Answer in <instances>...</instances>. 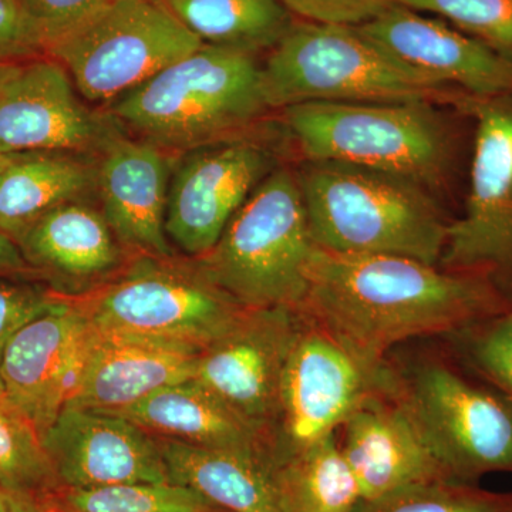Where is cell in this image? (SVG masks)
Listing matches in <instances>:
<instances>
[{"instance_id": "6da1fadb", "label": "cell", "mask_w": 512, "mask_h": 512, "mask_svg": "<svg viewBox=\"0 0 512 512\" xmlns=\"http://www.w3.org/2000/svg\"><path fill=\"white\" fill-rule=\"evenodd\" d=\"M511 305L503 286L485 272L316 247L301 312L362 362L383 366L399 343L456 335Z\"/></svg>"}, {"instance_id": "7a4b0ae2", "label": "cell", "mask_w": 512, "mask_h": 512, "mask_svg": "<svg viewBox=\"0 0 512 512\" xmlns=\"http://www.w3.org/2000/svg\"><path fill=\"white\" fill-rule=\"evenodd\" d=\"M255 56L202 45L110 103V117L170 154L247 137L272 110Z\"/></svg>"}, {"instance_id": "3957f363", "label": "cell", "mask_w": 512, "mask_h": 512, "mask_svg": "<svg viewBox=\"0 0 512 512\" xmlns=\"http://www.w3.org/2000/svg\"><path fill=\"white\" fill-rule=\"evenodd\" d=\"M272 110L308 103H424L468 116L478 97L441 83L376 45L357 28L292 23L262 66Z\"/></svg>"}, {"instance_id": "277c9868", "label": "cell", "mask_w": 512, "mask_h": 512, "mask_svg": "<svg viewBox=\"0 0 512 512\" xmlns=\"http://www.w3.org/2000/svg\"><path fill=\"white\" fill-rule=\"evenodd\" d=\"M298 181L316 247L440 264L450 222L421 185L338 161H309Z\"/></svg>"}, {"instance_id": "5b68a950", "label": "cell", "mask_w": 512, "mask_h": 512, "mask_svg": "<svg viewBox=\"0 0 512 512\" xmlns=\"http://www.w3.org/2000/svg\"><path fill=\"white\" fill-rule=\"evenodd\" d=\"M315 248L298 175L278 168L239 208L215 247L194 259L244 308L301 311Z\"/></svg>"}, {"instance_id": "8992f818", "label": "cell", "mask_w": 512, "mask_h": 512, "mask_svg": "<svg viewBox=\"0 0 512 512\" xmlns=\"http://www.w3.org/2000/svg\"><path fill=\"white\" fill-rule=\"evenodd\" d=\"M284 113L308 161L372 168L424 188L443 184L450 174L453 133L431 104L308 101Z\"/></svg>"}, {"instance_id": "52a82bcc", "label": "cell", "mask_w": 512, "mask_h": 512, "mask_svg": "<svg viewBox=\"0 0 512 512\" xmlns=\"http://www.w3.org/2000/svg\"><path fill=\"white\" fill-rule=\"evenodd\" d=\"M70 299L99 332L198 353L227 335L248 311L215 285L194 258L175 255L133 256L93 291Z\"/></svg>"}, {"instance_id": "ba28073f", "label": "cell", "mask_w": 512, "mask_h": 512, "mask_svg": "<svg viewBox=\"0 0 512 512\" xmlns=\"http://www.w3.org/2000/svg\"><path fill=\"white\" fill-rule=\"evenodd\" d=\"M202 42L164 3L107 0L80 25L46 47L84 99L113 103Z\"/></svg>"}, {"instance_id": "9c48e42d", "label": "cell", "mask_w": 512, "mask_h": 512, "mask_svg": "<svg viewBox=\"0 0 512 512\" xmlns=\"http://www.w3.org/2000/svg\"><path fill=\"white\" fill-rule=\"evenodd\" d=\"M394 396L451 480L478 484L488 474H512V402L504 394L431 363L399 377Z\"/></svg>"}, {"instance_id": "30bf717a", "label": "cell", "mask_w": 512, "mask_h": 512, "mask_svg": "<svg viewBox=\"0 0 512 512\" xmlns=\"http://www.w3.org/2000/svg\"><path fill=\"white\" fill-rule=\"evenodd\" d=\"M397 384L389 366L367 365L305 316L282 379L275 464L335 436L366 400L396 393Z\"/></svg>"}, {"instance_id": "8fae6325", "label": "cell", "mask_w": 512, "mask_h": 512, "mask_svg": "<svg viewBox=\"0 0 512 512\" xmlns=\"http://www.w3.org/2000/svg\"><path fill=\"white\" fill-rule=\"evenodd\" d=\"M464 211L447 229L441 268L485 272L512 299V97L477 99Z\"/></svg>"}, {"instance_id": "7c38bea8", "label": "cell", "mask_w": 512, "mask_h": 512, "mask_svg": "<svg viewBox=\"0 0 512 512\" xmlns=\"http://www.w3.org/2000/svg\"><path fill=\"white\" fill-rule=\"evenodd\" d=\"M180 158L171 173L165 232L173 248L200 258L274 171L275 158L249 137L195 148Z\"/></svg>"}, {"instance_id": "4fadbf2b", "label": "cell", "mask_w": 512, "mask_h": 512, "mask_svg": "<svg viewBox=\"0 0 512 512\" xmlns=\"http://www.w3.org/2000/svg\"><path fill=\"white\" fill-rule=\"evenodd\" d=\"M303 323L296 309H248L227 335L202 350L194 379L272 439L286 363Z\"/></svg>"}, {"instance_id": "5bb4252c", "label": "cell", "mask_w": 512, "mask_h": 512, "mask_svg": "<svg viewBox=\"0 0 512 512\" xmlns=\"http://www.w3.org/2000/svg\"><path fill=\"white\" fill-rule=\"evenodd\" d=\"M93 333L89 319L64 296L56 309L20 329L3 353L2 392L40 439L76 393Z\"/></svg>"}, {"instance_id": "9a60e30c", "label": "cell", "mask_w": 512, "mask_h": 512, "mask_svg": "<svg viewBox=\"0 0 512 512\" xmlns=\"http://www.w3.org/2000/svg\"><path fill=\"white\" fill-rule=\"evenodd\" d=\"M79 99L62 64L52 57L23 64L0 92V151L6 154L69 151L97 156L119 133Z\"/></svg>"}, {"instance_id": "2e32d148", "label": "cell", "mask_w": 512, "mask_h": 512, "mask_svg": "<svg viewBox=\"0 0 512 512\" xmlns=\"http://www.w3.org/2000/svg\"><path fill=\"white\" fill-rule=\"evenodd\" d=\"M42 444L60 490L170 483L156 437L116 414L64 407Z\"/></svg>"}, {"instance_id": "e0dca14e", "label": "cell", "mask_w": 512, "mask_h": 512, "mask_svg": "<svg viewBox=\"0 0 512 512\" xmlns=\"http://www.w3.org/2000/svg\"><path fill=\"white\" fill-rule=\"evenodd\" d=\"M357 30L402 62L470 96L512 97V60L417 10L394 3Z\"/></svg>"}, {"instance_id": "ac0fdd59", "label": "cell", "mask_w": 512, "mask_h": 512, "mask_svg": "<svg viewBox=\"0 0 512 512\" xmlns=\"http://www.w3.org/2000/svg\"><path fill=\"white\" fill-rule=\"evenodd\" d=\"M96 157L101 212L120 244L133 256H174L165 232L171 154L119 131Z\"/></svg>"}, {"instance_id": "d6986e66", "label": "cell", "mask_w": 512, "mask_h": 512, "mask_svg": "<svg viewBox=\"0 0 512 512\" xmlns=\"http://www.w3.org/2000/svg\"><path fill=\"white\" fill-rule=\"evenodd\" d=\"M342 429L340 450L356 478L362 501L414 485L453 481L394 394L370 397Z\"/></svg>"}, {"instance_id": "ffe728a7", "label": "cell", "mask_w": 512, "mask_h": 512, "mask_svg": "<svg viewBox=\"0 0 512 512\" xmlns=\"http://www.w3.org/2000/svg\"><path fill=\"white\" fill-rule=\"evenodd\" d=\"M16 244L33 272L45 275L52 289L69 298L93 291L133 258L103 212L87 200L67 202L47 212Z\"/></svg>"}, {"instance_id": "44dd1931", "label": "cell", "mask_w": 512, "mask_h": 512, "mask_svg": "<svg viewBox=\"0 0 512 512\" xmlns=\"http://www.w3.org/2000/svg\"><path fill=\"white\" fill-rule=\"evenodd\" d=\"M198 356L183 346L94 329L82 379L66 407L119 414L157 390L194 379Z\"/></svg>"}, {"instance_id": "7402d4cb", "label": "cell", "mask_w": 512, "mask_h": 512, "mask_svg": "<svg viewBox=\"0 0 512 512\" xmlns=\"http://www.w3.org/2000/svg\"><path fill=\"white\" fill-rule=\"evenodd\" d=\"M116 416L130 420L151 436L272 456L271 436L195 379L157 390Z\"/></svg>"}, {"instance_id": "603a6c76", "label": "cell", "mask_w": 512, "mask_h": 512, "mask_svg": "<svg viewBox=\"0 0 512 512\" xmlns=\"http://www.w3.org/2000/svg\"><path fill=\"white\" fill-rule=\"evenodd\" d=\"M156 439L170 483L190 488L220 510L284 512L271 454Z\"/></svg>"}, {"instance_id": "cb8c5ba5", "label": "cell", "mask_w": 512, "mask_h": 512, "mask_svg": "<svg viewBox=\"0 0 512 512\" xmlns=\"http://www.w3.org/2000/svg\"><path fill=\"white\" fill-rule=\"evenodd\" d=\"M97 190V157L69 151L15 154L0 173V231L13 241L47 212Z\"/></svg>"}, {"instance_id": "d4e9b609", "label": "cell", "mask_w": 512, "mask_h": 512, "mask_svg": "<svg viewBox=\"0 0 512 512\" xmlns=\"http://www.w3.org/2000/svg\"><path fill=\"white\" fill-rule=\"evenodd\" d=\"M165 6L202 45L252 55L274 49L293 23L279 0H167Z\"/></svg>"}, {"instance_id": "484cf974", "label": "cell", "mask_w": 512, "mask_h": 512, "mask_svg": "<svg viewBox=\"0 0 512 512\" xmlns=\"http://www.w3.org/2000/svg\"><path fill=\"white\" fill-rule=\"evenodd\" d=\"M284 512H355L359 485L335 436L275 464Z\"/></svg>"}, {"instance_id": "4316f807", "label": "cell", "mask_w": 512, "mask_h": 512, "mask_svg": "<svg viewBox=\"0 0 512 512\" xmlns=\"http://www.w3.org/2000/svg\"><path fill=\"white\" fill-rule=\"evenodd\" d=\"M0 488L42 500L59 484L35 426L0 390Z\"/></svg>"}, {"instance_id": "83f0119b", "label": "cell", "mask_w": 512, "mask_h": 512, "mask_svg": "<svg viewBox=\"0 0 512 512\" xmlns=\"http://www.w3.org/2000/svg\"><path fill=\"white\" fill-rule=\"evenodd\" d=\"M57 512H217L200 494L173 483H133L60 490L53 497Z\"/></svg>"}, {"instance_id": "f1b7e54d", "label": "cell", "mask_w": 512, "mask_h": 512, "mask_svg": "<svg viewBox=\"0 0 512 512\" xmlns=\"http://www.w3.org/2000/svg\"><path fill=\"white\" fill-rule=\"evenodd\" d=\"M355 512H512V491L497 493L478 484L436 481L360 501Z\"/></svg>"}, {"instance_id": "f546056e", "label": "cell", "mask_w": 512, "mask_h": 512, "mask_svg": "<svg viewBox=\"0 0 512 512\" xmlns=\"http://www.w3.org/2000/svg\"><path fill=\"white\" fill-rule=\"evenodd\" d=\"M451 338L471 375L512 402V305Z\"/></svg>"}, {"instance_id": "4dcf8cb0", "label": "cell", "mask_w": 512, "mask_h": 512, "mask_svg": "<svg viewBox=\"0 0 512 512\" xmlns=\"http://www.w3.org/2000/svg\"><path fill=\"white\" fill-rule=\"evenodd\" d=\"M413 10L436 13L453 28L512 60V0H394Z\"/></svg>"}, {"instance_id": "1f68e13d", "label": "cell", "mask_w": 512, "mask_h": 512, "mask_svg": "<svg viewBox=\"0 0 512 512\" xmlns=\"http://www.w3.org/2000/svg\"><path fill=\"white\" fill-rule=\"evenodd\" d=\"M63 299L64 296L55 289L32 282L0 278V363L16 333L33 320L56 309Z\"/></svg>"}, {"instance_id": "d6a6232c", "label": "cell", "mask_w": 512, "mask_h": 512, "mask_svg": "<svg viewBox=\"0 0 512 512\" xmlns=\"http://www.w3.org/2000/svg\"><path fill=\"white\" fill-rule=\"evenodd\" d=\"M291 13L320 25L357 26L382 15L394 0H279Z\"/></svg>"}, {"instance_id": "836d02e7", "label": "cell", "mask_w": 512, "mask_h": 512, "mask_svg": "<svg viewBox=\"0 0 512 512\" xmlns=\"http://www.w3.org/2000/svg\"><path fill=\"white\" fill-rule=\"evenodd\" d=\"M107 0H20L46 47L89 18Z\"/></svg>"}, {"instance_id": "e575fe53", "label": "cell", "mask_w": 512, "mask_h": 512, "mask_svg": "<svg viewBox=\"0 0 512 512\" xmlns=\"http://www.w3.org/2000/svg\"><path fill=\"white\" fill-rule=\"evenodd\" d=\"M45 53V43L20 0H0V62Z\"/></svg>"}, {"instance_id": "d590c367", "label": "cell", "mask_w": 512, "mask_h": 512, "mask_svg": "<svg viewBox=\"0 0 512 512\" xmlns=\"http://www.w3.org/2000/svg\"><path fill=\"white\" fill-rule=\"evenodd\" d=\"M32 274L33 269L26 262L19 245L9 235L0 231V278Z\"/></svg>"}, {"instance_id": "8d00e7d4", "label": "cell", "mask_w": 512, "mask_h": 512, "mask_svg": "<svg viewBox=\"0 0 512 512\" xmlns=\"http://www.w3.org/2000/svg\"><path fill=\"white\" fill-rule=\"evenodd\" d=\"M5 494L10 512H47L45 505L37 498L22 494Z\"/></svg>"}, {"instance_id": "74e56055", "label": "cell", "mask_w": 512, "mask_h": 512, "mask_svg": "<svg viewBox=\"0 0 512 512\" xmlns=\"http://www.w3.org/2000/svg\"><path fill=\"white\" fill-rule=\"evenodd\" d=\"M22 66L18 62H0V92L20 72Z\"/></svg>"}, {"instance_id": "f35d334b", "label": "cell", "mask_w": 512, "mask_h": 512, "mask_svg": "<svg viewBox=\"0 0 512 512\" xmlns=\"http://www.w3.org/2000/svg\"><path fill=\"white\" fill-rule=\"evenodd\" d=\"M13 157H15V154H6L0 151V173L12 163Z\"/></svg>"}, {"instance_id": "ab89813d", "label": "cell", "mask_w": 512, "mask_h": 512, "mask_svg": "<svg viewBox=\"0 0 512 512\" xmlns=\"http://www.w3.org/2000/svg\"><path fill=\"white\" fill-rule=\"evenodd\" d=\"M0 512H10L8 500H6V494L2 488H0Z\"/></svg>"}, {"instance_id": "60d3db41", "label": "cell", "mask_w": 512, "mask_h": 512, "mask_svg": "<svg viewBox=\"0 0 512 512\" xmlns=\"http://www.w3.org/2000/svg\"><path fill=\"white\" fill-rule=\"evenodd\" d=\"M151 2H157V3H164L167 2V0H151Z\"/></svg>"}, {"instance_id": "b9f144b4", "label": "cell", "mask_w": 512, "mask_h": 512, "mask_svg": "<svg viewBox=\"0 0 512 512\" xmlns=\"http://www.w3.org/2000/svg\"><path fill=\"white\" fill-rule=\"evenodd\" d=\"M47 512H57V511L52 510V508H50V510H47Z\"/></svg>"}]
</instances>
